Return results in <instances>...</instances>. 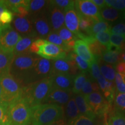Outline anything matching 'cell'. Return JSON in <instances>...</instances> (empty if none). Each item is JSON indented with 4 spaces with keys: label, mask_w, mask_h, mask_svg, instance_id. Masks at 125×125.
<instances>
[{
    "label": "cell",
    "mask_w": 125,
    "mask_h": 125,
    "mask_svg": "<svg viewBox=\"0 0 125 125\" xmlns=\"http://www.w3.org/2000/svg\"><path fill=\"white\" fill-rule=\"evenodd\" d=\"M31 125H48L64 118L63 107L41 104L31 107Z\"/></svg>",
    "instance_id": "obj_1"
},
{
    "label": "cell",
    "mask_w": 125,
    "mask_h": 125,
    "mask_svg": "<svg viewBox=\"0 0 125 125\" xmlns=\"http://www.w3.org/2000/svg\"><path fill=\"white\" fill-rule=\"evenodd\" d=\"M52 87L51 77L31 83L23 88L22 97L31 107L43 104Z\"/></svg>",
    "instance_id": "obj_2"
},
{
    "label": "cell",
    "mask_w": 125,
    "mask_h": 125,
    "mask_svg": "<svg viewBox=\"0 0 125 125\" xmlns=\"http://www.w3.org/2000/svg\"><path fill=\"white\" fill-rule=\"evenodd\" d=\"M38 57L30 53L14 56L9 73L24 87V83L35 65Z\"/></svg>",
    "instance_id": "obj_3"
},
{
    "label": "cell",
    "mask_w": 125,
    "mask_h": 125,
    "mask_svg": "<svg viewBox=\"0 0 125 125\" xmlns=\"http://www.w3.org/2000/svg\"><path fill=\"white\" fill-rule=\"evenodd\" d=\"M11 125H31V107L22 97L8 107Z\"/></svg>",
    "instance_id": "obj_4"
},
{
    "label": "cell",
    "mask_w": 125,
    "mask_h": 125,
    "mask_svg": "<svg viewBox=\"0 0 125 125\" xmlns=\"http://www.w3.org/2000/svg\"><path fill=\"white\" fill-rule=\"evenodd\" d=\"M0 84L5 106L8 107L22 96L23 86L9 73L0 75Z\"/></svg>",
    "instance_id": "obj_5"
},
{
    "label": "cell",
    "mask_w": 125,
    "mask_h": 125,
    "mask_svg": "<svg viewBox=\"0 0 125 125\" xmlns=\"http://www.w3.org/2000/svg\"><path fill=\"white\" fill-rule=\"evenodd\" d=\"M52 61L38 57L24 83V86L31 83L49 77L51 75Z\"/></svg>",
    "instance_id": "obj_6"
},
{
    "label": "cell",
    "mask_w": 125,
    "mask_h": 125,
    "mask_svg": "<svg viewBox=\"0 0 125 125\" xmlns=\"http://www.w3.org/2000/svg\"><path fill=\"white\" fill-rule=\"evenodd\" d=\"M85 97L96 116L104 118L106 115H109L111 111V104L106 100L100 92H93Z\"/></svg>",
    "instance_id": "obj_7"
},
{
    "label": "cell",
    "mask_w": 125,
    "mask_h": 125,
    "mask_svg": "<svg viewBox=\"0 0 125 125\" xmlns=\"http://www.w3.org/2000/svg\"><path fill=\"white\" fill-rule=\"evenodd\" d=\"M21 38L10 24L0 27V49L5 52L13 53L14 48Z\"/></svg>",
    "instance_id": "obj_8"
},
{
    "label": "cell",
    "mask_w": 125,
    "mask_h": 125,
    "mask_svg": "<svg viewBox=\"0 0 125 125\" xmlns=\"http://www.w3.org/2000/svg\"><path fill=\"white\" fill-rule=\"evenodd\" d=\"M75 8L78 15L89 18L94 22L103 20L100 15V9L92 0L75 1Z\"/></svg>",
    "instance_id": "obj_9"
},
{
    "label": "cell",
    "mask_w": 125,
    "mask_h": 125,
    "mask_svg": "<svg viewBox=\"0 0 125 125\" xmlns=\"http://www.w3.org/2000/svg\"><path fill=\"white\" fill-rule=\"evenodd\" d=\"M15 30L21 35L25 37H31L35 38L37 36L34 30L31 18L30 16H21L14 15L12 21Z\"/></svg>",
    "instance_id": "obj_10"
},
{
    "label": "cell",
    "mask_w": 125,
    "mask_h": 125,
    "mask_svg": "<svg viewBox=\"0 0 125 125\" xmlns=\"http://www.w3.org/2000/svg\"><path fill=\"white\" fill-rule=\"evenodd\" d=\"M78 71L77 65L73 59H57L52 61L51 76L57 73H64L75 76L78 74Z\"/></svg>",
    "instance_id": "obj_11"
},
{
    "label": "cell",
    "mask_w": 125,
    "mask_h": 125,
    "mask_svg": "<svg viewBox=\"0 0 125 125\" xmlns=\"http://www.w3.org/2000/svg\"><path fill=\"white\" fill-rule=\"evenodd\" d=\"M30 17L37 35L45 40L48 34L52 31L47 12H41Z\"/></svg>",
    "instance_id": "obj_12"
},
{
    "label": "cell",
    "mask_w": 125,
    "mask_h": 125,
    "mask_svg": "<svg viewBox=\"0 0 125 125\" xmlns=\"http://www.w3.org/2000/svg\"><path fill=\"white\" fill-rule=\"evenodd\" d=\"M37 54L42 58L54 60L66 59L68 54L60 46L46 41L44 45L40 47Z\"/></svg>",
    "instance_id": "obj_13"
},
{
    "label": "cell",
    "mask_w": 125,
    "mask_h": 125,
    "mask_svg": "<svg viewBox=\"0 0 125 125\" xmlns=\"http://www.w3.org/2000/svg\"><path fill=\"white\" fill-rule=\"evenodd\" d=\"M47 12L52 31L57 32L64 26V13L63 10L49 4Z\"/></svg>",
    "instance_id": "obj_14"
},
{
    "label": "cell",
    "mask_w": 125,
    "mask_h": 125,
    "mask_svg": "<svg viewBox=\"0 0 125 125\" xmlns=\"http://www.w3.org/2000/svg\"><path fill=\"white\" fill-rule=\"evenodd\" d=\"M64 13V25L73 33L77 35L81 32L79 28V18L75 8V2L63 10Z\"/></svg>",
    "instance_id": "obj_15"
},
{
    "label": "cell",
    "mask_w": 125,
    "mask_h": 125,
    "mask_svg": "<svg viewBox=\"0 0 125 125\" xmlns=\"http://www.w3.org/2000/svg\"><path fill=\"white\" fill-rule=\"evenodd\" d=\"M72 90L52 88L43 104H53L62 106L65 105L71 98Z\"/></svg>",
    "instance_id": "obj_16"
},
{
    "label": "cell",
    "mask_w": 125,
    "mask_h": 125,
    "mask_svg": "<svg viewBox=\"0 0 125 125\" xmlns=\"http://www.w3.org/2000/svg\"><path fill=\"white\" fill-rule=\"evenodd\" d=\"M51 77L52 88L64 90H72L74 76L68 74L57 73L52 75Z\"/></svg>",
    "instance_id": "obj_17"
},
{
    "label": "cell",
    "mask_w": 125,
    "mask_h": 125,
    "mask_svg": "<svg viewBox=\"0 0 125 125\" xmlns=\"http://www.w3.org/2000/svg\"><path fill=\"white\" fill-rule=\"evenodd\" d=\"M73 49L74 53L89 63L94 60L95 57L90 52L88 45L83 41L81 40L76 41Z\"/></svg>",
    "instance_id": "obj_18"
},
{
    "label": "cell",
    "mask_w": 125,
    "mask_h": 125,
    "mask_svg": "<svg viewBox=\"0 0 125 125\" xmlns=\"http://www.w3.org/2000/svg\"><path fill=\"white\" fill-rule=\"evenodd\" d=\"M74 99L80 115H85L90 118L96 119L97 116L87 103L83 95L81 93L77 94L74 97Z\"/></svg>",
    "instance_id": "obj_19"
},
{
    "label": "cell",
    "mask_w": 125,
    "mask_h": 125,
    "mask_svg": "<svg viewBox=\"0 0 125 125\" xmlns=\"http://www.w3.org/2000/svg\"><path fill=\"white\" fill-rule=\"evenodd\" d=\"M35 38L34 37H22L14 48L13 51V55L19 56L31 53L30 52V48Z\"/></svg>",
    "instance_id": "obj_20"
},
{
    "label": "cell",
    "mask_w": 125,
    "mask_h": 125,
    "mask_svg": "<svg viewBox=\"0 0 125 125\" xmlns=\"http://www.w3.org/2000/svg\"><path fill=\"white\" fill-rule=\"evenodd\" d=\"M49 1L44 0H32L29 1L28 4V11L30 16H32L41 12L46 11L48 8Z\"/></svg>",
    "instance_id": "obj_21"
},
{
    "label": "cell",
    "mask_w": 125,
    "mask_h": 125,
    "mask_svg": "<svg viewBox=\"0 0 125 125\" xmlns=\"http://www.w3.org/2000/svg\"><path fill=\"white\" fill-rule=\"evenodd\" d=\"M13 58V53L5 52L0 49V75L9 73Z\"/></svg>",
    "instance_id": "obj_22"
},
{
    "label": "cell",
    "mask_w": 125,
    "mask_h": 125,
    "mask_svg": "<svg viewBox=\"0 0 125 125\" xmlns=\"http://www.w3.org/2000/svg\"><path fill=\"white\" fill-rule=\"evenodd\" d=\"M65 113H66V120L70 125H72L73 122L80 115L75 104L74 97H71L66 104Z\"/></svg>",
    "instance_id": "obj_23"
},
{
    "label": "cell",
    "mask_w": 125,
    "mask_h": 125,
    "mask_svg": "<svg viewBox=\"0 0 125 125\" xmlns=\"http://www.w3.org/2000/svg\"><path fill=\"white\" fill-rule=\"evenodd\" d=\"M100 15L102 19L104 21H115L121 17L123 18L121 12L108 6H106L100 9Z\"/></svg>",
    "instance_id": "obj_24"
},
{
    "label": "cell",
    "mask_w": 125,
    "mask_h": 125,
    "mask_svg": "<svg viewBox=\"0 0 125 125\" xmlns=\"http://www.w3.org/2000/svg\"><path fill=\"white\" fill-rule=\"evenodd\" d=\"M57 32L62 41L64 42L71 49L74 48L76 41L79 40L75 34L73 33L65 26L60 29Z\"/></svg>",
    "instance_id": "obj_25"
},
{
    "label": "cell",
    "mask_w": 125,
    "mask_h": 125,
    "mask_svg": "<svg viewBox=\"0 0 125 125\" xmlns=\"http://www.w3.org/2000/svg\"><path fill=\"white\" fill-rule=\"evenodd\" d=\"M110 30L111 26L109 24V23L103 20L94 22L91 27L89 28V29L86 32V33L87 35L94 37V36L98 32L109 31Z\"/></svg>",
    "instance_id": "obj_26"
},
{
    "label": "cell",
    "mask_w": 125,
    "mask_h": 125,
    "mask_svg": "<svg viewBox=\"0 0 125 125\" xmlns=\"http://www.w3.org/2000/svg\"><path fill=\"white\" fill-rule=\"evenodd\" d=\"M45 40L50 43L60 46L63 51L66 52L70 51L71 49L64 42L62 41V40L61 39L60 36L59 35L57 32L51 31L46 37Z\"/></svg>",
    "instance_id": "obj_27"
},
{
    "label": "cell",
    "mask_w": 125,
    "mask_h": 125,
    "mask_svg": "<svg viewBox=\"0 0 125 125\" xmlns=\"http://www.w3.org/2000/svg\"><path fill=\"white\" fill-rule=\"evenodd\" d=\"M67 58L74 60L78 69L79 71H81V73H86L90 71V63L86 62L74 53H68L67 54Z\"/></svg>",
    "instance_id": "obj_28"
},
{
    "label": "cell",
    "mask_w": 125,
    "mask_h": 125,
    "mask_svg": "<svg viewBox=\"0 0 125 125\" xmlns=\"http://www.w3.org/2000/svg\"><path fill=\"white\" fill-rule=\"evenodd\" d=\"M87 79L86 73H80L75 76L73 82V86L72 88V92L76 94L81 93L82 87Z\"/></svg>",
    "instance_id": "obj_29"
},
{
    "label": "cell",
    "mask_w": 125,
    "mask_h": 125,
    "mask_svg": "<svg viewBox=\"0 0 125 125\" xmlns=\"http://www.w3.org/2000/svg\"><path fill=\"white\" fill-rule=\"evenodd\" d=\"M101 74L108 81L114 82L115 80L116 71L114 67L111 65L101 64L100 66Z\"/></svg>",
    "instance_id": "obj_30"
},
{
    "label": "cell",
    "mask_w": 125,
    "mask_h": 125,
    "mask_svg": "<svg viewBox=\"0 0 125 125\" xmlns=\"http://www.w3.org/2000/svg\"><path fill=\"white\" fill-rule=\"evenodd\" d=\"M122 53L106 51L102 55L104 62L108 64H115L121 62Z\"/></svg>",
    "instance_id": "obj_31"
},
{
    "label": "cell",
    "mask_w": 125,
    "mask_h": 125,
    "mask_svg": "<svg viewBox=\"0 0 125 125\" xmlns=\"http://www.w3.org/2000/svg\"><path fill=\"white\" fill-rule=\"evenodd\" d=\"M105 2L107 6L121 12L125 18V0H105Z\"/></svg>",
    "instance_id": "obj_32"
},
{
    "label": "cell",
    "mask_w": 125,
    "mask_h": 125,
    "mask_svg": "<svg viewBox=\"0 0 125 125\" xmlns=\"http://www.w3.org/2000/svg\"><path fill=\"white\" fill-rule=\"evenodd\" d=\"M111 35V33L110 30L103 31V32H98V34H97L94 36V38L98 42L107 47L110 44Z\"/></svg>",
    "instance_id": "obj_33"
},
{
    "label": "cell",
    "mask_w": 125,
    "mask_h": 125,
    "mask_svg": "<svg viewBox=\"0 0 125 125\" xmlns=\"http://www.w3.org/2000/svg\"><path fill=\"white\" fill-rule=\"evenodd\" d=\"M100 59L95 57L94 60L90 63V71L89 72L91 74V78L92 79H98L100 75H101L100 70V66H99V61Z\"/></svg>",
    "instance_id": "obj_34"
},
{
    "label": "cell",
    "mask_w": 125,
    "mask_h": 125,
    "mask_svg": "<svg viewBox=\"0 0 125 125\" xmlns=\"http://www.w3.org/2000/svg\"><path fill=\"white\" fill-rule=\"evenodd\" d=\"M114 81L118 93H125V75L116 73Z\"/></svg>",
    "instance_id": "obj_35"
},
{
    "label": "cell",
    "mask_w": 125,
    "mask_h": 125,
    "mask_svg": "<svg viewBox=\"0 0 125 125\" xmlns=\"http://www.w3.org/2000/svg\"><path fill=\"white\" fill-rule=\"evenodd\" d=\"M112 125H125V116L119 111H115L110 114L109 116Z\"/></svg>",
    "instance_id": "obj_36"
},
{
    "label": "cell",
    "mask_w": 125,
    "mask_h": 125,
    "mask_svg": "<svg viewBox=\"0 0 125 125\" xmlns=\"http://www.w3.org/2000/svg\"><path fill=\"white\" fill-rule=\"evenodd\" d=\"M95 119L80 115L72 123V125H96Z\"/></svg>",
    "instance_id": "obj_37"
},
{
    "label": "cell",
    "mask_w": 125,
    "mask_h": 125,
    "mask_svg": "<svg viewBox=\"0 0 125 125\" xmlns=\"http://www.w3.org/2000/svg\"><path fill=\"white\" fill-rule=\"evenodd\" d=\"M79 18V30L81 31H86L89 29V28L91 27L92 25L93 24L94 21H93L92 19L89 18H86V17L78 15Z\"/></svg>",
    "instance_id": "obj_38"
},
{
    "label": "cell",
    "mask_w": 125,
    "mask_h": 125,
    "mask_svg": "<svg viewBox=\"0 0 125 125\" xmlns=\"http://www.w3.org/2000/svg\"><path fill=\"white\" fill-rule=\"evenodd\" d=\"M13 13L9 9H6L4 12L1 13L0 16V23L2 26L10 24L13 21Z\"/></svg>",
    "instance_id": "obj_39"
},
{
    "label": "cell",
    "mask_w": 125,
    "mask_h": 125,
    "mask_svg": "<svg viewBox=\"0 0 125 125\" xmlns=\"http://www.w3.org/2000/svg\"><path fill=\"white\" fill-rule=\"evenodd\" d=\"M95 81L92 79L91 77L87 78L86 81L83 86L82 90L81 92V94L83 95L84 96L94 92L93 90V84Z\"/></svg>",
    "instance_id": "obj_40"
},
{
    "label": "cell",
    "mask_w": 125,
    "mask_h": 125,
    "mask_svg": "<svg viewBox=\"0 0 125 125\" xmlns=\"http://www.w3.org/2000/svg\"><path fill=\"white\" fill-rule=\"evenodd\" d=\"M0 125H11L8 113V107L2 105H0Z\"/></svg>",
    "instance_id": "obj_41"
},
{
    "label": "cell",
    "mask_w": 125,
    "mask_h": 125,
    "mask_svg": "<svg viewBox=\"0 0 125 125\" xmlns=\"http://www.w3.org/2000/svg\"><path fill=\"white\" fill-rule=\"evenodd\" d=\"M75 1H70V0H55V1H49V4L58 8L62 10L73 4Z\"/></svg>",
    "instance_id": "obj_42"
},
{
    "label": "cell",
    "mask_w": 125,
    "mask_h": 125,
    "mask_svg": "<svg viewBox=\"0 0 125 125\" xmlns=\"http://www.w3.org/2000/svg\"><path fill=\"white\" fill-rule=\"evenodd\" d=\"M115 104L119 109L125 111V93L117 92L115 97Z\"/></svg>",
    "instance_id": "obj_43"
},
{
    "label": "cell",
    "mask_w": 125,
    "mask_h": 125,
    "mask_svg": "<svg viewBox=\"0 0 125 125\" xmlns=\"http://www.w3.org/2000/svg\"><path fill=\"white\" fill-rule=\"evenodd\" d=\"M46 41L42 38H38L34 41L30 48V52L31 53L38 54L41 46L45 44Z\"/></svg>",
    "instance_id": "obj_44"
},
{
    "label": "cell",
    "mask_w": 125,
    "mask_h": 125,
    "mask_svg": "<svg viewBox=\"0 0 125 125\" xmlns=\"http://www.w3.org/2000/svg\"><path fill=\"white\" fill-rule=\"evenodd\" d=\"M110 32L111 34L125 36V23H119L111 28Z\"/></svg>",
    "instance_id": "obj_45"
},
{
    "label": "cell",
    "mask_w": 125,
    "mask_h": 125,
    "mask_svg": "<svg viewBox=\"0 0 125 125\" xmlns=\"http://www.w3.org/2000/svg\"><path fill=\"white\" fill-rule=\"evenodd\" d=\"M4 1L8 9H10V10L18 6L26 4L28 2L27 0H8Z\"/></svg>",
    "instance_id": "obj_46"
},
{
    "label": "cell",
    "mask_w": 125,
    "mask_h": 125,
    "mask_svg": "<svg viewBox=\"0 0 125 125\" xmlns=\"http://www.w3.org/2000/svg\"><path fill=\"white\" fill-rule=\"evenodd\" d=\"M115 70L117 73L125 75V62L121 61L115 65Z\"/></svg>",
    "instance_id": "obj_47"
},
{
    "label": "cell",
    "mask_w": 125,
    "mask_h": 125,
    "mask_svg": "<svg viewBox=\"0 0 125 125\" xmlns=\"http://www.w3.org/2000/svg\"><path fill=\"white\" fill-rule=\"evenodd\" d=\"M92 1L97 7L100 9L103 8L107 6L104 0H92Z\"/></svg>",
    "instance_id": "obj_48"
},
{
    "label": "cell",
    "mask_w": 125,
    "mask_h": 125,
    "mask_svg": "<svg viewBox=\"0 0 125 125\" xmlns=\"http://www.w3.org/2000/svg\"><path fill=\"white\" fill-rule=\"evenodd\" d=\"M48 125H70L68 124V122L67 121V120L64 118H62V119L59 120V121H57L54 122H53L51 123V124H49Z\"/></svg>",
    "instance_id": "obj_49"
},
{
    "label": "cell",
    "mask_w": 125,
    "mask_h": 125,
    "mask_svg": "<svg viewBox=\"0 0 125 125\" xmlns=\"http://www.w3.org/2000/svg\"><path fill=\"white\" fill-rule=\"evenodd\" d=\"M6 9H8V8H7V6H6L5 4V1H0V16H1V13H2ZM2 26H2V25L1 24V23H0V27H2Z\"/></svg>",
    "instance_id": "obj_50"
},
{
    "label": "cell",
    "mask_w": 125,
    "mask_h": 125,
    "mask_svg": "<svg viewBox=\"0 0 125 125\" xmlns=\"http://www.w3.org/2000/svg\"><path fill=\"white\" fill-rule=\"evenodd\" d=\"M104 118V121H105V124H104V125H112L110 118H109V117H108V115H106Z\"/></svg>",
    "instance_id": "obj_51"
},
{
    "label": "cell",
    "mask_w": 125,
    "mask_h": 125,
    "mask_svg": "<svg viewBox=\"0 0 125 125\" xmlns=\"http://www.w3.org/2000/svg\"><path fill=\"white\" fill-rule=\"evenodd\" d=\"M0 105L5 106L4 104V101H3V97H2V88H1V84H0ZM6 107V106H5Z\"/></svg>",
    "instance_id": "obj_52"
},
{
    "label": "cell",
    "mask_w": 125,
    "mask_h": 125,
    "mask_svg": "<svg viewBox=\"0 0 125 125\" xmlns=\"http://www.w3.org/2000/svg\"><path fill=\"white\" fill-rule=\"evenodd\" d=\"M104 124H105L104 118H100V119L99 120V121H98L96 125H104Z\"/></svg>",
    "instance_id": "obj_53"
},
{
    "label": "cell",
    "mask_w": 125,
    "mask_h": 125,
    "mask_svg": "<svg viewBox=\"0 0 125 125\" xmlns=\"http://www.w3.org/2000/svg\"><path fill=\"white\" fill-rule=\"evenodd\" d=\"M121 60H123V62H125V51L123 52H122L121 53Z\"/></svg>",
    "instance_id": "obj_54"
}]
</instances>
